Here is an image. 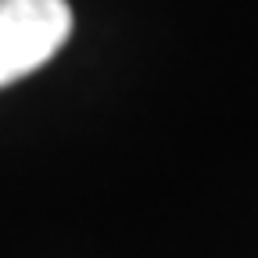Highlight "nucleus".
<instances>
[{"label": "nucleus", "mask_w": 258, "mask_h": 258, "mask_svg": "<svg viewBox=\"0 0 258 258\" xmlns=\"http://www.w3.org/2000/svg\"><path fill=\"white\" fill-rule=\"evenodd\" d=\"M69 36V0H0V86L43 69Z\"/></svg>", "instance_id": "1"}]
</instances>
